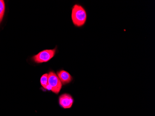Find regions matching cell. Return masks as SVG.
Masks as SVG:
<instances>
[{
    "mask_svg": "<svg viewBox=\"0 0 155 116\" xmlns=\"http://www.w3.org/2000/svg\"><path fill=\"white\" fill-rule=\"evenodd\" d=\"M72 20L75 26L81 27L86 22L87 14L83 7L79 4H75L72 8Z\"/></svg>",
    "mask_w": 155,
    "mask_h": 116,
    "instance_id": "6da1fadb",
    "label": "cell"
},
{
    "mask_svg": "<svg viewBox=\"0 0 155 116\" xmlns=\"http://www.w3.org/2000/svg\"><path fill=\"white\" fill-rule=\"evenodd\" d=\"M56 51V48L44 50L33 56L32 59L36 63L47 62L51 60L54 56Z\"/></svg>",
    "mask_w": 155,
    "mask_h": 116,
    "instance_id": "7a4b0ae2",
    "label": "cell"
},
{
    "mask_svg": "<svg viewBox=\"0 0 155 116\" xmlns=\"http://www.w3.org/2000/svg\"><path fill=\"white\" fill-rule=\"evenodd\" d=\"M48 82L51 88V91L55 94H59L62 87V84L54 71H50L48 74Z\"/></svg>",
    "mask_w": 155,
    "mask_h": 116,
    "instance_id": "3957f363",
    "label": "cell"
},
{
    "mask_svg": "<svg viewBox=\"0 0 155 116\" xmlns=\"http://www.w3.org/2000/svg\"><path fill=\"white\" fill-rule=\"evenodd\" d=\"M74 100L70 94L64 93L59 97V104L64 109H69L72 107Z\"/></svg>",
    "mask_w": 155,
    "mask_h": 116,
    "instance_id": "277c9868",
    "label": "cell"
},
{
    "mask_svg": "<svg viewBox=\"0 0 155 116\" xmlns=\"http://www.w3.org/2000/svg\"><path fill=\"white\" fill-rule=\"evenodd\" d=\"M57 76L62 85L68 84L72 81L73 78L70 74L66 71L61 70L57 72Z\"/></svg>",
    "mask_w": 155,
    "mask_h": 116,
    "instance_id": "5b68a950",
    "label": "cell"
},
{
    "mask_svg": "<svg viewBox=\"0 0 155 116\" xmlns=\"http://www.w3.org/2000/svg\"><path fill=\"white\" fill-rule=\"evenodd\" d=\"M5 2L3 0H0V24L2 22L5 14Z\"/></svg>",
    "mask_w": 155,
    "mask_h": 116,
    "instance_id": "8992f818",
    "label": "cell"
},
{
    "mask_svg": "<svg viewBox=\"0 0 155 116\" xmlns=\"http://www.w3.org/2000/svg\"><path fill=\"white\" fill-rule=\"evenodd\" d=\"M41 84V86L46 89L48 85V74H45L42 76L40 79Z\"/></svg>",
    "mask_w": 155,
    "mask_h": 116,
    "instance_id": "52a82bcc",
    "label": "cell"
}]
</instances>
